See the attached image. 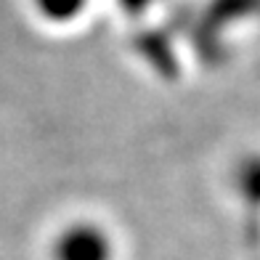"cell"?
I'll return each instance as SVG.
<instances>
[{
	"label": "cell",
	"instance_id": "obj_1",
	"mask_svg": "<svg viewBox=\"0 0 260 260\" xmlns=\"http://www.w3.org/2000/svg\"><path fill=\"white\" fill-rule=\"evenodd\" d=\"M48 260H117L109 229L96 220H72L53 234Z\"/></svg>",
	"mask_w": 260,
	"mask_h": 260
},
{
	"label": "cell",
	"instance_id": "obj_2",
	"mask_svg": "<svg viewBox=\"0 0 260 260\" xmlns=\"http://www.w3.org/2000/svg\"><path fill=\"white\" fill-rule=\"evenodd\" d=\"M29 6L45 24L67 27V24H75L85 14L90 0H29Z\"/></svg>",
	"mask_w": 260,
	"mask_h": 260
}]
</instances>
